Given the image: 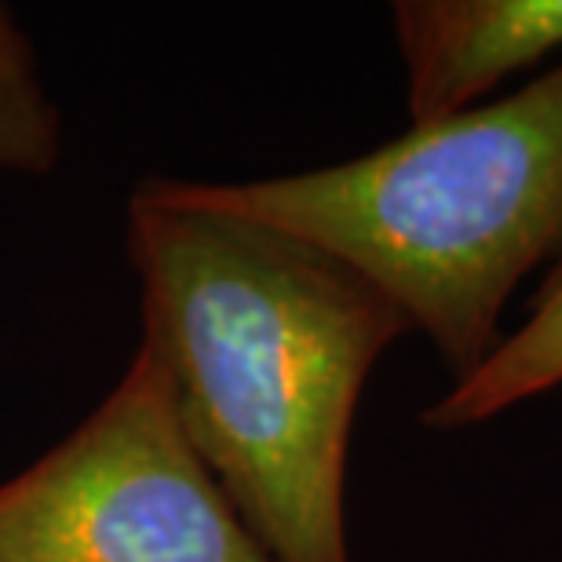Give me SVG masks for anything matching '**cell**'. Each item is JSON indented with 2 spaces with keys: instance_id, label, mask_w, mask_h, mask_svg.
I'll return each instance as SVG.
<instances>
[{
  "instance_id": "1",
  "label": "cell",
  "mask_w": 562,
  "mask_h": 562,
  "mask_svg": "<svg viewBox=\"0 0 562 562\" xmlns=\"http://www.w3.org/2000/svg\"><path fill=\"white\" fill-rule=\"evenodd\" d=\"M143 336L179 424L274 562H351L344 486L358 398L409 333L329 252L146 179L128 201Z\"/></svg>"
},
{
  "instance_id": "2",
  "label": "cell",
  "mask_w": 562,
  "mask_h": 562,
  "mask_svg": "<svg viewBox=\"0 0 562 562\" xmlns=\"http://www.w3.org/2000/svg\"><path fill=\"white\" fill-rule=\"evenodd\" d=\"M168 183L351 267L431 340L457 384L493 355L512 292L562 241V63L351 161L256 183Z\"/></svg>"
},
{
  "instance_id": "3",
  "label": "cell",
  "mask_w": 562,
  "mask_h": 562,
  "mask_svg": "<svg viewBox=\"0 0 562 562\" xmlns=\"http://www.w3.org/2000/svg\"><path fill=\"white\" fill-rule=\"evenodd\" d=\"M0 562H274L179 424L172 376L139 340L106 402L0 486Z\"/></svg>"
},
{
  "instance_id": "4",
  "label": "cell",
  "mask_w": 562,
  "mask_h": 562,
  "mask_svg": "<svg viewBox=\"0 0 562 562\" xmlns=\"http://www.w3.org/2000/svg\"><path fill=\"white\" fill-rule=\"evenodd\" d=\"M413 125L479 106L512 74L562 52V0H398Z\"/></svg>"
},
{
  "instance_id": "5",
  "label": "cell",
  "mask_w": 562,
  "mask_h": 562,
  "mask_svg": "<svg viewBox=\"0 0 562 562\" xmlns=\"http://www.w3.org/2000/svg\"><path fill=\"white\" fill-rule=\"evenodd\" d=\"M562 384V263L537 292L530 314L515 333L501 336L475 373L457 380L435 406L420 413L424 427L460 431L530 402Z\"/></svg>"
},
{
  "instance_id": "6",
  "label": "cell",
  "mask_w": 562,
  "mask_h": 562,
  "mask_svg": "<svg viewBox=\"0 0 562 562\" xmlns=\"http://www.w3.org/2000/svg\"><path fill=\"white\" fill-rule=\"evenodd\" d=\"M59 161V110L48 103L26 33L0 4V168L52 172Z\"/></svg>"
}]
</instances>
